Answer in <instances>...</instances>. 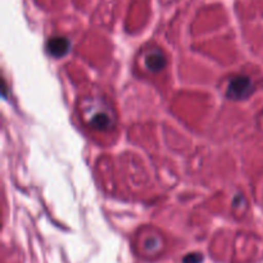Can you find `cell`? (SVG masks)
I'll list each match as a JSON object with an SVG mask.
<instances>
[{"mask_svg":"<svg viewBox=\"0 0 263 263\" xmlns=\"http://www.w3.org/2000/svg\"><path fill=\"white\" fill-rule=\"evenodd\" d=\"M254 92V84L251 77L238 74L229 80L226 86V97L230 100H246Z\"/></svg>","mask_w":263,"mask_h":263,"instance_id":"obj_2","label":"cell"},{"mask_svg":"<svg viewBox=\"0 0 263 263\" xmlns=\"http://www.w3.org/2000/svg\"><path fill=\"white\" fill-rule=\"evenodd\" d=\"M204 261V257L200 253H190L184 257L182 262L184 263H202Z\"/></svg>","mask_w":263,"mask_h":263,"instance_id":"obj_5","label":"cell"},{"mask_svg":"<svg viewBox=\"0 0 263 263\" xmlns=\"http://www.w3.org/2000/svg\"><path fill=\"white\" fill-rule=\"evenodd\" d=\"M71 49V41L66 36H54L49 39L46 44V50L54 58H62L66 55Z\"/></svg>","mask_w":263,"mask_h":263,"instance_id":"obj_4","label":"cell"},{"mask_svg":"<svg viewBox=\"0 0 263 263\" xmlns=\"http://www.w3.org/2000/svg\"><path fill=\"white\" fill-rule=\"evenodd\" d=\"M167 64L166 54L159 48H152L145 51L144 54V66L146 71L152 73H159L163 71Z\"/></svg>","mask_w":263,"mask_h":263,"instance_id":"obj_3","label":"cell"},{"mask_svg":"<svg viewBox=\"0 0 263 263\" xmlns=\"http://www.w3.org/2000/svg\"><path fill=\"white\" fill-rule=\"evenodd\" d=\"M81 118L87 127L95 131H110L116 126V112L110 103L102 97L82 98L80 102Z\"/></svg>","mask_w":263,"mask_h":263,"instance_id":"obj_1","label":"cell"}]
</instances>
